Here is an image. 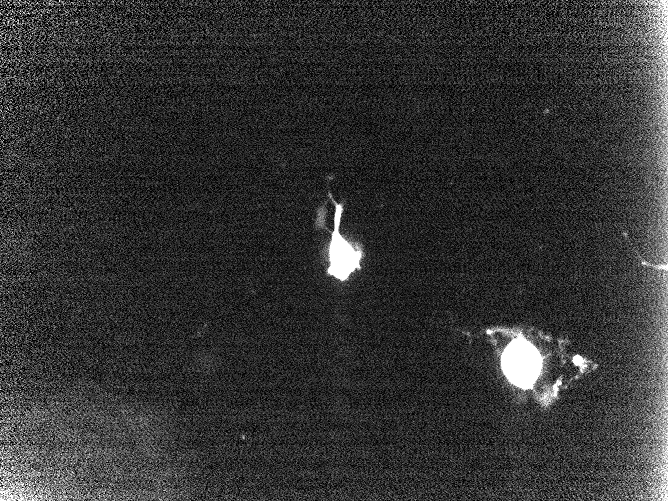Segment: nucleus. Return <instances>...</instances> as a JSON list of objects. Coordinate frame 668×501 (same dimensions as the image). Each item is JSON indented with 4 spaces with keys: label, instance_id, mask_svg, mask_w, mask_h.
Listing matches in <instances>:
<instances>
[{
    "label": "nucleus",
    "instance_id": "f257e3e1",
    "mask_svg": "<svg viewBox=\"0 0 668 501\" xmlns=\"http://www.w3.org/2000/svg\"><path fill=\"white\" fill-rule=\"evenodd\" d=\"M328 196L332 201L334 211V229L331 232V239L328 247L329 267L328 274L345 281L355 270L360 269L363 251L359 244L347 240L340 233V224L344 211V203H338L332 193Z\"/></svg>",
    "mask_w": 668,
    "mask_h": 501
}]
</instances>
